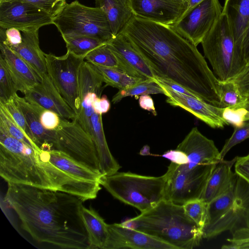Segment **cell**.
I'll use <instances>...</instances> for the list:
<instances>
[{"label":"cell","mask_w":249,"mask_h":249,"mask_svg":"<svg viewBox=\"0 0 249 249\" xmlns=\"http://www.w3.org/2000/svg\"><path fill=\"white\" fill-rule=\"evenodd\" d=\"M216 163L202 164L188 169L182 164L171 162L164 174V199L183 205L190 200L200 198Z\"/></svg>","instance_id":"cell-9"},{"label":"cell","mask_w":249,"mask_h":249,"mask_svg":"<svg viewBox=\"0 0 249 249\" xmlns=\"http://www.w3.org/2000/svg\"><path fill=\"white\" fill-rule=\"evenodd\" d=\"M0 132L9 135L29 145L34 149H41L14 121L4 109L0 107Z\"/></svg>","instance_id":"cell-35"},{"label":"cell","mask_w":249,"mask_h":249,"mask_svg":"<svg viewBox=\"0 0 249 249\" xmlns=\"http://www.w3.org/2000/svg\"><path fill=\"white\" fill-rule=\"evenodd\" d=\"M13 97L25 118L33 142L41 150H53L55 131L45 129L40 122V116L44 107L28 102L17 93Z\"/></svg>","instance_id":"cell-22"},{"label":"cell","mask_w":249,"mask_h":249,"mask_svg":"<svg viewBox=\"0 0 249 249\" xmlns=\"http://www.w3.org/2000/svg\"><path fill=\"white\" fill-rule=\"evenodd\" d=\"M45 56L48 74L58 92L76 114L80 102L79 71L85 59L68 51L61 56L51 53H45Z\"/></svg>","instance_id":"cell-11"},{"label":"cell","mask_w":249,"mask_h":249,"mask_svg":"<svg viewBox=\"0 0 249 249\" xmlns=\"http://www.w3.org/2000/svg\"><path fill=\"white\" fill-rule=\"evenodd\" d=\"M134 15L171 26L185 11L187 2L181 0H130Z\"/></svg>","instance_id":"cell-17"},{"label":"cell","mask_w":249,"mask_h":249,"mask_svg":"<svg viewBox=\"0 0 249 249\" xmlns=\"http://www.w3.org/2000/svg\"><path fill=\"white\" fill-rule=\"evenodd\" d=\"M18 0L33 4L44 10L53 18L57 16L67 4L66 0H0L4 1Z\"/></svg>","instance_id":"cell-40"},{"label":"cell","mask_w":249,"mask_h":249,"mask_svg":"<svg viewBox=\"0 0 249 249\" xmlns=\"http://www.w3.org/2000/svg\"><path fill=\"white\" fill-rule=\"evenodd\" d=\"M235 160L236 157L231 160H221L216 164L200 197L206 204L229 188L236 175L231 170Z\"/></svg>","instance_id":"cell-24"},{"label":"cell","mask_w":249,"mask_h":249,"mask_svg":"<svg viewBox=\"0 0 249 249\" xmlns=\"http://www.w3.org/2000/svg\"><path fill=\"white\" fill-rule=\"evenodd\" d=\"M52 150L62 152L101 173L93 141L75 120L70 122L61 119L59 125L55 130V141Z\"/></svg>","instance_id":"cell-10"},{"label":"cell","mask_w":249,"mask_h":249,"mask_svg":"<svg viewBox=\"0 0 249 249\" xmlns=\"http://www.w3.org/2000/svg\"><path fill=\"white\" fill-rule=\"evenodd\" d=\"M114 54L131 71L134 77L154 80L155 75L144 59L122 32L107 43Z\"/></svg>","instance_id":"cell-21"},{"label":"cell","mask_w":249,"mask_h":249,"mask_svg":"<svg viewBox=\"0 0 249 249\" xmlns=\"http://www.w3.org/2000/svg\"><path fill=\"white\" fill-rule=\"evenodd\" d=\"M249 229V184L237 175L236 197L228 211L214 223L202 230L203 238L211 239L229 231L231 234Z\"/></svg>","instance_id":"cell-13"},{"label":"cell","mask_w":249,"mask_h":249,"mask_svg":"<svg viewBox=\"0 0 249 249\" xmlns=\"http://www.w3.org/2000/svg\"><path fill=\"white\" fill-rule=\"evenodd\" d=\"M29 102L57 113L62 118L73 120L75 113L64 99L47 73L40 81L24 94Z\"/></svg>","instance_id":"cell-19"},{"label":"cell","mask_w":249,"mask_h":249,"mask_svg":"<svg viewBox=\"0 0 249 249\" xmlns=\"http://www.w3.org/2000/svg\"><path fill=\"white\" fill-rule=\"evenodd\" d=\"M247 110L244 107L237 109L225 108L223 112V117L229 124L234 127H240L245 122V116Z\"/></svg>","instance_id":"cell-41"},{"label":"cell","mask_w":249,"mask_h":249,"mask_svg":"<svg viewBox=\"0 0 249 249\" xmlns=\"http://www.w3.org/2000/svg\"><path fill=\"white\" fill-rule=\"evenodd\" d=\"M237 177V175L236 174L229 188L224 193L207 204V221L204 227L214 223L220 218L233 204L236 197Z\"/></svg>","instance_id":"cell-29"},{"label":"cell","mask_w":249,"mask_h":249,"mask_svg":"<svg viewBox=\"0 0 249 249\" xmlns=\"http://www.w3.org/2000/svg\"><path fill=\"white\" fill-rule=\"evenodd\" d=\"M162 156L177 164H185L188 163L186 155L183 152L177 149L166 151Z\"/></svg>","instance_id":"cell-45"},{"label":"cell","mask_w":249,"mask_h":249,"mask_svg":"<svg viewBox=\"0 0 249 249\" xmlns=\"http://www.w3.org/2000/svg\"><path fill=\"white\" fill-rule=\"evenodd\" d=\"M103 82L101 75L90 64L84 61L79 74L80 107L73 120L91 136L100 162L107 164L113 160L114 157L106 141L102 115L96 113L92 106L93 100L100 96Z\"/></svg>","instance_id":"cell-5"},{"label":"cell","mask_w":249,"mask_h":249,"mask_svg":"<svg viewBox=\"0 0 249 249\" xmlns=\"http://www.w3.org/2000/svg\"><path fill=\"white\" fill-rule=\"evenodd\" d=\"M139 103L141 108L152 112L155 116L157 115L153 100L149 94L140 96Z\"/></svg>","instance_id":"cell-48"},{"label":"cell","mask_w":249,"mask_h":249,"mask_svg":"<svg viewBox=\"0 0 249 249\" xmlns=\"http://www.w3.org/2000/svg\"><path fill=\"white\" fill-rule=\"evenodd\" d=\"M249 138V120L245 122L240 127H234V131L231 137L227 140L222 150L220 156L222 160L231 149L236 144Z\"/></svg>","instance_id":"cell-39"},{"label":"cell","mask_w":249,"mask_h":249,"mask_svg":"<svg viewBox=\"0 0 249 249\" xmlns=\"http://www.w3.org/2000/svg\"><path fill=\"white\" fill-rule=\"evenodd\" d=\"M62 36H86L108 42L114 36L104 12L85 6L76 0L67 3L53 19Z\"/></svg>","instance_id":"cell-8"},{"label":"cell","mask_w":249,"mask_h":249,"mask_svg":"<svg viewBox=\"0 0 249 249\" xmlns=\"http://www.w3.org/2000/svg\"><path fill=\"white\" fill-rule=\"evenodd\" d=\"M176 149L186 155L188 163L182 165L188 169L222 160L213 141L202 134L196 127L191 129Z\"/></svg>","instance_id":"cell-18"},{"label":"cell","mask_w":249,"mask_h":249,"mask_svg":"<svg viewBox=\"0 0 249 249\" xmlns=\"http://www.w3.org/2000/svg\"><path fill=\"white\" fill-rule=\"evenodd\" d=\"M38 31L36 29L21 31V43L10 48L26 61L40 80L47 71L45 53L39 46Z\"/></svg>","instance_id":"cell-23"},{"label":"cell","mask_w":249,"mask_h":249,"mask_svg":"<svg viewBox=\"0 0 249 249\" xmlns=\"http://www.w3.org/2000/svg\"><path fill=\"white\" fill-rule=\"evenodd\" d=\"M155 77L181 86L205 102L220 106V80L196 46L170 25L133 16L121 32Z\"/></svg>","instance_id":"cell-1"},{"label":"cell","mask_w":249,"mask_h":249,"mask_svg":"<svg viewBox=\"0 0 249 249\" xmlns=\"http://www.w3.org/2000/svg\"><path fill=\"white\" fill-rule=\"evenodd\" d=\"M165 176L141 175L117 172L102 177L100 183L114 198L141 213L165 198Z\"/></svg>","instance_id":"cell-6"},{"label":"cell","mask_w":249,"mask_h":249,"mask_svg":"<svg viewBox=\"0 0 249 249\" xmlns=\"http://www.w3.org/2000/svg\"><path fill=\"white\" fill-rule=\"evenodd\" d=\"M108 231L104 249H176L169 244L122 223L108 224Z\"/></svg>","instance_id":"cell-16"},{"label":"cell","mask_w":249,"mask_h":249,"mask_svg":"<svg viewBox=\"0 0 249 249\" xmlns=\"http://www.w3.org/2000/svg\"><path fill=\"white\" fill-rule=\"evenodd\" d=\"M17 91L6 62L0 55V102L4 103L13 97Z\"/></svg>","instance_id":"cell-36"},{"label":"cell","mask_w":249,"mask_h":249,"mask_svg":"<svg viewBox=\"0 0 249 249\" xmlns=\"http://www.w3.org/2000/svg\"><path fill=\"white\" fill-rule=\"evenodd\" d=\"M85 59L93 64L120 70L134 77L131 71L119 60L107 43L91 51Z\"/></svg>","instance_id":"cell-31"},{"label":"cell","mask_w":249,"mask_h":249,"mask_svg":"<svg viewBox=\"0 0 249 249\" xmlns=\"http://www.w3.org/2000/svg\"><path fill=\"white\" fill-rule=\"evenodd\" d=\"M201 43L205 57L220 81L231 80L247 64L224 13H222Z\"/></svg>","instance_id":"cell-7"},{"label":"cell","mask_w":249,"mask_h":249,"mask_svg":"<svg viewBox=\"0 0 249 249\" xmlns=\"http://www.w3.org/2000/svg\"><path fill=\"white\" fill-rule=\"evenodd\" d=\"M61 119L57 113L44 108L40 116L42 125L49 131H55L59 125Z\"/></svg>","instance_id":"cell-42"},{"label":"cell","mask_w":249,"mask_h":249,"mask_svg":"<svg viewBox=\"0 0 249 249\" xmlns=\"http://www.w3.org/2000/svg\"><path fill=\"white\" fill-rule=\"evenodd\" d=\"M235 173L249 184V153L236 157L234 163Z\"/></svg>","instance_id":"cell-44"},{"label":"cell","mask_w":249,"mask_h":249,"mask_svg":"<svg viewBox=\"0 0 249 249\" xmlns=\"http://www.w3.org/2000/svg\"><path fill=\"white\" fill-rule=\"evenodd\" d=\"M160 86L167 97L166 102L171 106L186 110L212 128H222L225 125H229L223 117L224 108L208 103L198 97L186 95Z\"/></svg>","instance_id":"cell-15"},{"label":"cell","mask_w":249,"mask_h":249,"mask_svg":"<svg viewBox=\"0 0 249 249\" xmlns=\"http://www.w3.org/2000/svg\"><path fill=\"white\" fill-rule=\"evenodd\" d=\"M207 205L200 198L190 200L182 205L187 215L202 230L207 221Z\"/></svg>","instance_id":"cell-37"},{"label":"cell","mask_w":249,"mask_h":249,"mask_svg":"<svg viewBox=\"0 0 249 249\" xmlns=\"http://www.w3.org/2000/svg\"><path fill=\"white\" fill-rule=\"evenodd\" d=\"M163 94L162 88L154 80H143L128 88L119 89L112 99L114 104L127 96H137L150 94Z\"/></svg>","instance_id":"cell-34"},{"label":"cell","mask_w":249,"mask_h":249,"mask_svg":"<svg viewBox=\"0 0 249 249\" xmlns=\"http://www.w3.org/2000/svg\"><path fill=\"white\" fill-rule=\"evenodd\" d=\"M236 85L242 95L249 98V63L231 80Z\"/></svg>","instance_id":"cell-43"},{"label":"cell","mask_w":249,"mask_h":249,"mask_svg":"<svg viewBox=\"0 0 249 249\" xmlns=\"http://www.w3.org/2000/svg\"><path fill=\"white\" fill-rule=\"evenodd\" d=\"M40 152L0 132V177L7 183L68 193L84 201L97 197L101 189L100 182L70 175L42 158Z\"/></svg>","instance_id":"cell-3"},{"label":"cell","mask_w":249,"mask_h":249,"mask_svg":"<svg viewBox=\"0 0 249 249\" xmlns=\"http://www.w3.org/2000/svg\"><path fill=\"white\" fill-rule=\"evenodd\" d=\"M81 214L88 234L89 249H104L108 237V224L91 208L83 206Z\"/></svg>","instance_id":"cell-28"},{"label":"cell","mask_w":249,"mask_h":249,"mask_svg":"<svg viewBox=\"0 0 249 249\" xmlns=\"http://www.w3.org/2000/svg\"><path fill=\"white\" fill-rule=\"evenodd\" d=\"M53 17L44 10L25 1L0 2V27L15 28L20 31L39 29L53 24Z\"/></svg>","instance_id":"cell-14"},{"label":"cell","mask_w":249,"mask_h":249,"mask_svg":"<svg viewBox=\"0 0 249 249\" xmlns=\"http://www.w3.org/2000/svg\"><path fill=\"white\" fill-rule=\"evenodd\" d=\"M174 247L192 249L199 245L202 230L185 213L183 205L163 199L153 208L122 223Z\"/></svg>","instance_id":"cell-4"},{"label":"cell","mask_w":249,"mask_h":249,"mask_svg":"<svg viewBox=\"0 0 249 249\" xmlns=\"http://www.w3.org/2000/svg\"><path fill=\"white\" fill-rule=\"evenodd\" d=\"M89 63L101 75L103 82L107 85L117 88L119 89L128 88L143 80L132 76L119 69Z\"/></svg>","instance_id":"cell-30"},{"label":"cell","mask_w":249,"mask_h":249,"mask_svg":"<svg viewBox=\"0 0 249 249\" xmlns=\"http://www.w3.org/2000/svg\"><path fill=\"white\" fill-rule=\"evenodd\" d=\"M244 107L246 109L247 113L245 116V121L249 120V101H248Z\"/></svg>","instance_id":"cell-51"},{"label":"cell","mask_w":249,"mask_h":249,"mask_svg":"<svg viewBox=\"0 0 249 249\" xmlns=\"http://www.w3.org/2000/svg\"><path fill=\"white\" fill-rule=\"evenodd\" d=\"M92 106L95 111L100 114L107 112L110 108V103L106 95L97 96L92 102Z\"/></svg>","instance_id":"cell-47"},{"label":"cell","mask_w":249,"mask_h":249,"mask_svg":"<svg viewBox=\"0 0 249 249\" xmlns=\"http://www.w3.org/2000/svg\"><path fill=\"white\" fill-rule=\"evenodd\" d=\"M7 185L5 200L34 240L61 249H89L81 214L84 202L81 198L59 191Z\"/></svg>","instance_id":"cell-2"},{"label":"cell","mask_w":249,"mask_h":249,"mask_svg":"<svg viewBox=\"0 0 249 249\" xmlns=\"http://www.w3.org/2000/svg\"><path fill=\"white\" fill-rule=\"evenodd\" d=\"M242 52L246 62L249 63V24L243 37Z\"/></svg>","instance_id":"cell-49"},{"label":"cell","mask_w":249,"mask_h":249,"mask_svg":"<svg viewBox=\"0 0 249 249\" xmlns=\"http://www.w3.org/2000/svg\"><path fill=\"white\" fill-rule=\"evenodd\" d=\"M6 42L10 47L17 46L22 40L21 32L15 28L5 29Z\"/></svg>","instance_id":"cell-46"},{"label":"cell","mask_w":249,"mask_h":249,"mask_svg":"<svg viewBox=\"0 0 249 249\" xmlns=\"http://www.w3.org/2000/svg\"><path fill=\"white\" fill-rule=\"evenodd\" d=\"M62 37L67 51L84 59L91 51L107 43L100 39L86 36H65Z\"/></svg>","instance_id":"cell-32"},{"label":"cell","mask_w":249,"mask_h":249,"mask_svg":"<svg viewBox=\"0 0 249 249\" xmlns=\"http://www.w3.org/2000/svg\"><path fill=\"white\" fill-rule=\"evenodd\" d=\"M248 101H249V99H248Z\"/></svg>","instance_id":"cell-53"},{"label":"cell","mask_w":249,"mask_h":249,"mask_svg":"<svg viewBox=\"0 0 249 249\" xmlns=\"http://www.w3.org/2000/svg\"><path fill=\"white\" fill-rule=\"evenodd\" d=\"M222 10L219 0H203L183 14L171 27L197 46L220 17Z\"/></svg>","instance_id":"cell-12"},{"label":"cell","mask_w":249,"mask_h":249,"mask_svg":"<svg viewBox=\"0 0 249 249\" xmlns=\"http://www.w3.org/2000/svg\"><path fill=\"white\" fill-rule=\"evenodd\" d=\"M183 0V1H186V2H188V0Z\"/></svg>","instance_id":"cell-52"},{"label":"cell","mask_w":249,"mask_h":249,"mask_svg":"<svg viewBox=\"0 0 249 249\" xmlns=\"http://www.w3.org/2000/svg\"><path fill=\"white\" fill-rule=\"evenodd\" d=\"M220 107L237 109L244 107L248 99L244 97L231 80L220 81Z\"/></svg>","instance_id":"cell-33"},{"label":"cell","mask_w":249,"mask_h":249,"mask_svg":"<svg viewBox=\"0 0 249 249\" xmlns=\"http://www.w3.org/2000/svg\"><path fill=\"white\" fill-rule=\"evenodd\" d=\"M222 13L228 18L236 46L242 54V41L249 24V0H225Z\"/></svg>","instance_id":"cell-26"},{"label":"cell","mask_w":249,"mask_h":249,"mask_svg":"<svg viewBox=\"0 0 249 249\" xmlns=\"http://www.w3.org/2000/svg\"><path fill=\"white\" fill-rule=\"evenodd\" d=\"M105 13L114 36L121 33L134 14L130 0H95Z\"/></svg>","instance_id":"cell-27"},{"label":"cell","mask_w":249,"mask_h":249,"mask_svg":"<svg viewBox=\"0 0 249 249\" xmlns=\"http://www.w3.org/2000/svg\"><path fill=\"white\" fill-rule=\"evenodd\" d=\"M5 32V29L0 28V55L6 62L17 90L24 94L36 85L40 80L26 61L7 44Z\"/></svg>","instance_id":"cell-20"},{"label":"cell","mask_w":249,"mask_h":249,"mask_svg":"<svg viewBox=\"0 0 249 249\" xmlns=\"http://www.w3.org/2000/svg\"><path fill=\"white\" fill-rule=\"evenodd\" d=\"M42 158L51 162L61 170L83 180L99 181L102 174L73 159L65 153L56 150H41Z\"/></svg>","instance_id":"cell-25"},{"label":"cell","mask_w":249,"mask_h":249,"mask_svg":"<svg viewBox=\"0 0 249 249\" xmlns=\"http://www.w3.org/2000/svg\"><path fill=\"white\" fill-rule=\"evenodd\" d=\"M0 107L4 109L14 121L32 139V134L25 118L14 97L4 103L0 102Z\"/></svg>","instance_id":"cell-38"},{"label":"cell","mask_w":249,"mask_h":249,"mask_svg":"<svg viewBox=\"0 0 249 249\" xmlns=\"http://www.w3.org/2000/svg\"><path fill=\"white\" fill-rule=\"evenodd\" d=\"M203 0H188L187 8L183 14L187 13L193 7L196 6Z\"/></svg>","instance_id":"cell-50"}]
</instances>
